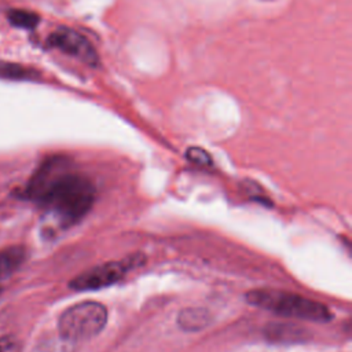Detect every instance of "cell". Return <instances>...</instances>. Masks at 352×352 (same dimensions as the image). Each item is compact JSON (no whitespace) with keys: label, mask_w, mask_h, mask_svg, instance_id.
<instances>
[{"label":"cell","mask_w":352,"mask_h":352,"mask_svg":"<svg viewBox=\"0 0 352 352\" xmlns=\"http://www.w3.org/2000/svg\"><path fill=\"white\" fill-rule=\"evenodd\" d=\"M48 44L92 67L99 65V55L94 45L81 33L70 28H58L50 34Z\"/></svg>","instance_id":"277c9868"},{"label":"cell","mask_w":352,"mask_h":352,"mask_svg":"<svg viewBox=\"0 0 352 352\" xmlns=\"http://www.w3.org/2000/svg\"><path fill=\"white\" fill-rule=\"evenodd\" d=\"M0 352H21V345L11 336L0 337Z\"/></svg>","instance_id":"8fae6325"},{"label":"cell","mask_w":352,"mask_h":352,"mask_svg":"<svg viewBox=\"0 0 352 352\" xmlns=\"http://www.w3.org/2000/svg\"><path fill=\"white\" fill-rule=\"evenodd\" d=\"M208 315L205 311L194 308V309H184L179 316V324L184 330H198L206 326Z\"/></svg>","instance_id":"9c48e42d"},{"label":"cell","mask_w":352,"mask_h":352,"mask_svg":"<svg viewBox=\"0 0 352 352\" xmlns=\"http://www.w3.org/2000/svg\"><path fill=\"white\" fill-rule=\"evenodd\" d=\"M0 290H1V289H0Z\"/></svg>","instance_id":"7c38bea8"},{"label":"cell","mask_w":352,"mask_h":352,"mask_svg":"<svg viewBox=\"0 0 352 352\" xmlns=\"http://www.w3.org/2000/svg\"><path fill=\"white\" fill-rule=\"evenodd\" d=\"M107 322V309L98 301L69 307L59 318V333L69 341H84L99 334Z\"/></svg>","instance_id":"3957f363"},{"label":"cell","mask_w":352,"mask_h":352,"mask_svg":"<svg viewBox=\"0 0 352 352\" xmlns=\"http://www.w3.org/2000/svg\"><path fill=\"white\" fill-rule=\"evenodd\" d=\"M131 270L126 261H110L87 270L70 282V287L78 292L98 290L121 280Z\"/></svg>","instance_id":"5b68a950"},{"label":"cell","mask_w":352,"mask_h":352,"mask_svg":"<svg viewBox=\"0 0 352 352\" xmlns=\"http://www.w3.org/2000/svg\"><path fill=\"white\" fill-rule=\"evenodd\" d=\"M7 19L12 26L21 29H34L40 22V16L36 12L21 8L10 10L7 12Z\"/></svg>","instance_id":"ba28073f"},{"label":"cell","mask_w":352,"mask_h":352,"mask_svg":"<svg viewBox=\"0 0 352 352\" xmlns=\"http://www.w3.org/2000/svg\"><path fill=\"white\" fill-rule=\"evenodd\" d=\"M29 194L63 226L80 221L95 201L94 184L82 175L65 170L59 161L48 162L37 172Z\"/></svg>","instance_id":"6da1fadb"},{"label":"cell","mask_w":352,"mask_h":352,"mask_svg":"<svg viewBox=\"0 0 352 352\" xmlns=\"http://www.w3.org/2000/svg\"><path fill=\"white\" fill-rule=\"evenodd\" d=\"M246 301L250 305L287 318L311 322H329L331 319V312L326 305L289 292L256 289L246 294Z\"/></svg>","instance_id":"7a4b0ae2"},{"label":"cell","mask_w":352,"mask_h":352,"mask_svg":"<svg viewBox=\"0 0 352 352\" xmlns=\"http://www.w3.org/2000/svg\"><path fill=\"white\" fill-rule=\"evenodd\" d=\"M186 157L190 160V161H192V162H195V164H198V165H209L212 161H210V155L205 151V150H202V148H199V147H191V148H188L187 150V153H186Z\"/></svg>","instance_id":"30bf717a"},{"label":"cell","mask_w":352,"mask_h":352,"mask_svg":"<svg viewBox=\"0 0 352 352\" xmlns=\"http://www.w3.org/2000/svg\"><path fill=\"white\" fill-rule=\"evenodd\" d=\"M0 76L10 80H37L38 73L32 67H26L19 63L1 62L0 63Z\"/></svg>","instance_id":"52a82bcc"},{"label":"cell","mask_w":352,"mask_h":352,"mask_svg":"<svg viewBox=\"0 0 352 352\" xmlns=\"http://www.w3.org/2000/svg\"><path fill=\"white\" fill-rule=\"evenodd\" d=\"M26 250L22 246H8L0 250V280L15 272L26 260Z\"/></svg>","instance_id":"8992f818"}]
</instances>
